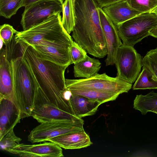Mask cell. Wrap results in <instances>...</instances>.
Segmentation results:
<instances>
[{"instance_id":"obj_1","label":"cell","mask_w":157,"mask_h":157,"mask_svg":"<svg viewBox=\"0 0 157 157\" xmlns=\"http://www.w3.org/2000/svg\"><path fill=\"white\" fill-rule=\"evenodd\" d=\"M18 44L22 56L29 64L39 87L50 101L62 110L75 115L70 101L65 96L67 89L64 73L68 66L43 59L30 46L24 43Z\"/></svg>"},{"instance_id":"obj_2","label":"cell","mask_w":157,"mask_h":157,"mask_svg":"<svg viewBox=\"0 0 157 157\" xmlns=\"http://www.w3.org/2000/svg\"><path fill=\"white\" fill-rule=\"evenodd\" d=\"M98 8L94 0H76L72 36L87 53L101 58L107 55V48Z\"/></svg>"},{"instance_id":"obj_3","label":"cell","mask_w":157,"mask_h":157,"mask_svg":"<svg viewBox=\"0 0 157 157\" xmlns=\"http://www.w3.org/2000/svg\"><path fill=\"white\" fill-rule=\"evenodd\" d=\"M14 100L21 119L31 117L39 86L33 72L22 56L10 60Z\"/></svg>"},{"instance_id":"obj_4","label":"cell","mask_w":157,"mask_h":157,"mask_svg":"<svg viewBox=\"0 0 157 157\" xmlns=\"http://www.w3.org/2000/svg\"><path fill=\"white\" fill-rule=\"evenodd\" d=\"M60 13H54L42 22L15 34L16 44L24 43L32 47H46L73 40L62 24Z\"/></svg>"},{"instance_id":"obj_5","label":"cell","mask_w":157,"mask_h":157,"mask_svg":"<svg viewBox=\"0 0 157 157\" xmlns=\"http://www.w3.org/2000/svg\"><path fill=\"white\" fill-rule=\"evenodd\" d=\"M157 26V16L152 12L143 13L117 25L123 44L134 47Z\"/></svg>"},{"instance_id":"obj_6","label":"cell","mask_w":157,"mask_h":157,"mask_svg":"<svg viewBox=\"0 0 157 157\" xmlns=\"http://www.w3.org/2000/svg\"><path fill=\"white\" fill-rule=\"evenodd\" d=\"M67 89H88L107 91L121 94L127 93L131 89L132 84L116 77H112L105 73L97 74L88 78L78 79H65Z\"/></svg>"},{"instance_id":"obj_7","label":"cell","mask_w":157,"mask_h":157,"mask_svg":"<svg viewBox=\"0 0 157 157\" xmlns=\"http://www.w3.org/2000/svg\"><path fill=\"white\" fill-rule=\"evenodd\" d=\"M143 58L133 47L123 44L118 50L115 59L116 77L132 84L143 66Z\"/></svg>"},{"instance_id":"obj_8","label":"cell","mask_w":157,"mask_h":157,"mask_svg":"<svg viewBox=\"0 0 157 157\" xmlns=\"http://www.w3.org/2000/svg\"><path fill=\"white\" fill-rule=\"evenodd\" d=\"M31 116L40 123L71 122L82 119L58 108L50 101L39 86L36 92Z\"/></svg>"},{"instance_id":"obj_9","label":"cell","mask_w":157,"mask_h":157,"mask_svg":"<svg viewBox=\"0 0 157 157\" xmlns=\"http://www.w3.org/2000/svg\"><path fill=\"white\" fill-rule=\"evenodd\" d=\"M82 119L71 122H53L41 123L34 128L28 137L33 144L43 142L64 134L85 131Z\"/></svg>"},{"instance_id":"obj_10","label":"cell","mask_w":157,"mask_h":157,"mask_svg":"<svg viewBox=\"0 0 157 157\" xmlns=\"http://www.w3.org/2000/svg\"><path fill=\"white\" fill-rule=\"evenodd\" d=\"M60 0H41L25 7L21 22L25 31L44 21L51 15L63 11Z\"/></svg>"},{"instance_id":"obj_11","label":"cell","mask_w":157,"mask_h":157,"mask_svg":"<svg viewBox=\"0 0 157 157\" xmlns=\"http://www.w3.org/2000/svg\"><path fill=\"white\" fill-rule=\"evenodd\" d=\"M101 26L105 37L107 48V54L105 60L106 66L115 63L117 52L122 44L117 28L107 17L102 9L98 7Z\"/></svg>"},{"instance_id":"obj_12","label":"cell","mask_w":157,"mask_h":157,"mask_svg":"<svg viewBox=\"0 0 157 157\" xmlns=\"http://www.w3.org/2000/svg\"><path fill=\"white\" fill-rule=\"evenodd\" d=\"M10 153L24 157L63 156L61 147L51 142L34 145L20 144L11 149Z\"/></svg>"},{"instance_id":"obj_13","label":"cell","mask_w":157,"mask_h":157,"mask_svg":"<svg viewBox=\"0 0 157 157\" xmlns=\"http://www.w3.org/2000/svg\"><path fill=\"white\" fill-rule=\"evenodd\" d=\"M0 138L20 122L19 109L14 101L0 98Z\"/></svg>"},{"instance_id":"obj_14","label":"cell","mask_w":157,"mask_h":157,"mask_svg":"<svg viewBox=\"0 0 157 157\" xmlns=\"http://www.w3.org/2000/svg\"><path fill=\"white\" fill-rule=\"evenodd\" d=\"M8 50L6 48L0 50V98H5L15 102L10 60L9 59Z\"/></svg>"},{"instance_id":"obj_15","label":"cell","mask_w":157,"mask_h":157,"mask_svg":"<svg viewBox=\"0 0 157 157\" xmlns=\"http://www.w3.org/2000/svg\"><path fill=\"white\" fill-rule=\"evenodd\" d=\"M101 9L117 26L143 13L132 8L126 0L105 6Z\"/></svg>"},{"instance_id":"obj_16","label":"cell","mask_w":157,"mask_h":157,"mask_svg":"<svg viewBox=\"0 0 157 157\" xmlns=\"http://www.w3.org/2000/svg\"><path fill=\"white\" fill-rule=\"evenodd\" d=\"M48 141L54 143L66 149H80L92 144L85 131L64 134L50 139Z\"/></svg>"},{"instance_id":"obj_17","label":"cell","mask_w":157,"mask_h":157,"mask_svg":"<svg viewBox=\"0 0 157 157\" xmlns=\"http://www.w3.org/2000/svg\"><path fill=\"white\" fill-rule=\"evenodd\" d=\"M70 102L75 115L81 118L94 115L102 103L79 95H71Z\"/></svg>"},{"instance_id":"obj_18","label":"cell","mask_w":157,"mask_h":157,"mask_svg":"<svg viewBox=\"0 0 157 157\" xmlns=\"http://www.w3.org/2000/svg\"><path fill=\"white\" fill-rule=\"evenodd\" d=\"M101 64L98 59L91 58L87 55L85 59L74 64V76L75 77L90 78L98 73Z\"/></svg>"},{"instance_id":"obj_19","label":"cell","mask_w":157,"mask_h":157,"mask_svg":"<svg viewBox=\"0 0 157 157\" xmlns=\"http://www.w3.org/2000/svg\"><path fill=\"white\" fill-rule=\"evenodd\" d=\"M67 89V88H66ZM71 94L79 95L102 104L115 100L120 94L110 92L88 89L67 88Z\"/></svg>"},{"instance_id":"obj_20","label":"cell","mask_w":157,"mask_h":157,"mask_svg":"<svg viewBox=\"0 0 157 157\" xmlns=\"http://www.w3.org/2000/svg\"><path fill=\"white\" fill-rule=\"evenodd\" d=\"M133 108L143 115L157 109V93L153 91L146 95H136L133 102Z\"/></svg>"},{"instance_id":"obj_21","label":"cell","mask_w":157,"mask_h":157,"mask_svg":"<svg viewBox=\"0 0 157 157\" xmlns=\"http://www.w3.org/2000/svg\"><path fill=\"white\" fill-rule=\"evenodd\" d=\"M62 24L69 34L73 32L75 24L74 8L72 0H65L63 5Z\"/></svg>"},{"instance_id":"obj_22","label":"cell","mask_w":157,"mask_h":157,"mask_svg":"<svg viewBox=\"0 0 157 157\" xmlns=\"http://www.w3.org/2000/svg\"><path fill=\"white\" fill-rule=\"evenodd\" d=\"M157 89V81L152 78L151 73L145 67L143 66L142 71L139 74L134 84V90Z\"/></svg>"},{"instance_id":"obj_23","label":"cell","mask_w":157,"mask_h":157,"mask_svg":"<svg viewBox=\"0 0 157 157\" xmlns=\"http://www.w3.org/2000/svg\"><path fill=\"white\" fill-rule=\"evenodd\" d=\"M24 0H0V15L9 19L23 6Z\"/></svg>"},{"instance_id":"obj_24","label":"cell","mask_w":157,"mask_h":157,"mask_svg":"<svg viewBox=\"0 0 157 157\" xmlns=\"http://www.w3.org/2000/svg\"><path fill=\"white\" fill-rule=\"evenodd\" d=\"M143 66L151 73L152 78L157 81V50L148 52L143 58Z\"/></svg>"},{"instance_id":"obj_25","label":"cell","mask_w":157,"mask_h":157,"mask_svg":"<svg viewBox=\"0 0 157 157\" xmlns=\"http://www.w3.org/2000/svg\"><path fill=\"white\" fill-rule=\"evenodd\" d=\"M21 140L15 135L13 129H12L0 138V149L10 152L11 149L20 144Z\"/></svg>"},{"instance_id":"obj_26","label":"cell","mask_w":157,"mask_h":157,"mask_svg":"<svg viewBox=\"0 0 157 157\" xmlns=\"http://www.w3.org/2000/svg\"><path fill=\"white\" fill-rule=\"evenodd\" d=\"M132 8L142 13L151 12L157 7V0H126Z\"/></svg>"},{"instance_id":"obj_27","label":"cell","mask_w":157,"mask_h":157,"mask_svg":"<svg viewBox=\"0 0 157 157\" xmlns=\"http://www.w3.org/2000/svg\"><path fill=\"white\" fill-rule=\"evenodd\" d=\"M70 52L71 64H74L83 60L87 56L86 51L74 41L70 48Z\"/></svg>"},{"instance_id":"obj_28","label":"cell","mask_w":157,"mask_h":157,"mask_svg":"<svg viewBox=\"0 0 157 157\" xmlns=\"http://www.w3.org/2000/svg\"><path fill=\"white\" fill-rule=\"evenodd\" d=\"M17 32L12 26L9 24H5L0 26V38L2 39L6 46L11 43L14 34H16Z\"/></svg>"},{"instance_id":"obj_29","label":"cell","mask_w":157,"mask_h":157,"mask_svg":"<svg viewBox=\"0 0 157 157\" xmlns=\"http://www.w3.org/2000/svg\"><path fill=\"white\" fill-rule=\"evenodd\" d=\"M98 6L102 9L106 6L121 1L126 0H94Z\"/></svg>"},{"instance_id":"obj_30","label":"cell","mask_w":157,"mask_h":157,"mask_svg":"<svg viewBox=\"0 0 157 157\" xmlns=\"http://www.w3.org/2000/svg\"><path fill=\"white\" fill-rule=\"evenodd\" d=\"M135 155H136L135 156L136 157H153L154 156L152 155V153L146 150L139 151L136 152Z\"/></svg>"},{"instance_id":"obj_31","label":"cell","mask_w":157,"mask_h":157,"mask_svg":"<svg viewBox=\"0 0 157 157\" xmlns=\"http://www.w3.org/2000/svg\"><path fill=\"white\" fill-rule=\"evenodd\" d=\"M41 0H24L23 4V6L26 7L33 3Z\"/></svg>"},{"instance_id":"obj_32","label":"cell","mask_w":157,"mask_h":157,"mask_svg":"<svg viewBox=\"0 0 157 157\" xmlns=\"http://www.w3.org/2000/svg\"><path fill=\"white\" fill-rule=\"evenodd\" d=\"M150 36L157 38V26L150 31Z\"/></svg>"},{"instance_id":"obj_33","label":"cell","mask_w":157,"mask_h":157,"mask_svg":"<svg viewBox=\"0 0 157 157\" xmlns=\"http://www.w3.org/2000/svg\"><path fill=\"white\" fill-rule=\"evenodd\" d=\"M0 50L2 49L3 48V45L4 44V42L2 39L0 38Z\"/></svg>"},{"instance_id":"obj_34","label":"cell","mask_w":157,"mask_h":157,"mask_svg":"<svg viewBox=\"0 0 157 157\" xmlns=\"http://www.w3.org/2000/svg\"><path fill=\"white\" fill-rule=\"evenodd\" d=\"M151 12L154 13L157 16V7L154 9Z\"/></svg>"},{"instance_id":"obj_35","label":"cell","mask_w":157,"mask_h":157,"mask_svg":"<svg viewBox=\"0 0 157 157\" xmlns=\"http://www.w3.org/2000/svg\"><path fill=\"white\" fill-rule=\"evenodd\" d=\"M152 112L157 114V109H155Z\"/></svg>"},{"instance_id":"obj_36","label":"cell","mask_w":157,"mask_h":157,"mask_svg":"<svg viewBox=\"0 0 157 157\" xmlns=\"http://www.w3.org/2000/svg\"><path fill=\"white\" fill-rule=\"evenodd\" d=\"M75 1H76V0H72L73 3V6H74V5H75Z\"/></svg>"},{"instance_id":"obj_37","label":"cell","mask_w":157,"mask_h":157,"mask_svg":"<svg viewBox=\"0 0 157 157\" xmlns=\"http://www.w3.org/2000/svg\"><path fill=\"white\" fill-rule=\"evenodd\" d=\"M60 0L61 2H62L63 3L64 2V1H65V0Z\"/></svg>"},{"instance_id":"obj_38","label":"cell","mask_w":157,"mask_h":157,"mask_svg":"<svg viewBox=\"0 0 157 157\" xmlns=\"http://www.w3.org/2000/svg\"><path fill=\"white\" fill-rule=\"evenodd\" d=\"M156 48V49H157V48Z\"/></svg>"}]
</instances>
